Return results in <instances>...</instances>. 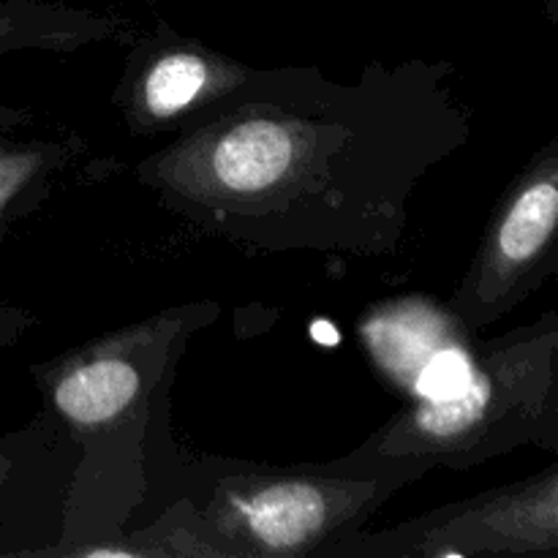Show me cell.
Wrapping results in <instances>:
<instances>
[{"mask_svg": "<svg viewBox=\"0 0 558 558\" xmlns=\"http://www.w3.org/2000/svg\"><path fill=\"white\" fill-rule=\"evenodd\" d=\"M36 325H38V319L33 311L11 303V300H5L3 292H0V352L16 347V343H20V338Z\"/></svg>", "mask_w": 558, "mask_h": 558, "instance_id": "obj_12", "label": "cell"}, {"mask_svg": "<svg viewBox=\"0 0 558 558\" xmlns=\"http://www.w3.org/2000/svg\"><path fill=\"white\" fill-rule=\"evenodd\" d=\"M545 9H548V16L558 22V0H545Z\"/></svg>", "mask_w": 558, "mask_h": 558, "instance_id": "obj_14", "label": "cell"}, {"mask_svg": "<svg viewBox=\"0 0 558 558\" xmlns=\"http://www.w3.org/2000/svg\"><path fill=\"white\" fill-rule=\"evenodd\" d=\"M556 270L558 136H550L490 210L447 311L466 332H483L526 303Z\"/></svg>", "mask_w": 558, "mask_h": 558, "instance_id": "obj_6", "label": "cell"}, {"mask_svg": "<svg viewBox=\"0 0 558 558\" xmlns=\"http://www.w3.org/2000/svg\"><path fill=\"white\" fill-rule=\"evenodd\" d=\"M36 109L16 107V104H0V136L36 125Z\"/></svg>", "mask_w": 558, "mask_h": 558, "instance_id": "obj_13", "label": "cell"}, {"mask_svg": "<svg viewBox=\"0 0 558 558\" xmlns=\"http://www.w3.org/2000/svg\"><path fill=\"white\" fill-rule=\"evenodd\" d=\"M74 461V447L44 409L33 423L0 436V554L11 556L3 521L14 518L27 499H63Z\"/></svg>", "mask_w": 558, "mask_h": 558, "instance_id": "obj_10", "label": "cell"}, {"mask_svg": "<svg viewBox=\"0 0 558 558\" xmlns=\"http://www.w3.org/2000/svg\"><path fill=\"white\" fill-rule=\"evenodd\" d=\"M174 499L189 501L232 558H319L434 469L412 458L259 463L172 450ZM172 501V499H169Z\"/></svg>", "mask_w": 558, "mask_h": 558, "instance_id": "obj_3", "label": "cell"}, {"mask_svg": "<svg viewBox=\"0 0 558 558\" xmlns=\"http://www.w3.org/2000/svg\"><path fill=\"white\" fill-rule=\"evenodd\" d=\"M125 47L112 109L131 136L145 140L178 134L262 71L174 31L167 20H156L150 33H136Z\"/></svg>", "mask_w": 558, "mask_h": 558, "instance_id": "obj_7", "label": "cell"}, {"mask_svg": "<svg viewBox=\"0 0 558 558\" xmlns=\"http://www.w3.org/2000/svg\"><path fill=\"white\" fill-rule=\"evenodd\" d=\"M210 300L169 305L31 368L44 412L76 452L47 556L109 558L150 501L153 439L169 420L174 371L194 336L216 325Z\"/></svg>", "mask_w": 558, "mask_h": 558, "instance_id": "obj_2", "label": "cell"}, {"mask_svg": "<svg viewBox=\"0 0 558 558\" xmlns=\"http://www.w3.org/2000/svg\"><path fill=\"white\" fill-rule=\"evenodd\" d=\"M472 129L450 60H371L354 82L281 65L134 174L172 216L248 254L379 259L401 248L414 194Z\"/></svg>", "mask_w": 558, "mask_h": 558, "instance_id": "obj_1", "label": "cell"}, {"mask_svg": "<svg viewBox=\"0 0 558 558\" xmlns=\"http://www.w3.org/2000/svg\"><path fill=\"white\" fill-rule=\"evenodd\" d=\"M0 136V243L36 216L87 153V140L60 129L47 136Z\"/></svg>", "mask_w": 558, "mask_h": 558, "instance_id": "obj_9", "label": "cell"}, {"mask_svg": "<svg viewBox=\"0 0 558 558\" xmlns=\"http://www.w3.org/2000/svg\"><path fill=\"white\" fill-rule=\"evenodd\" d=\"M558 554V463L381 532L336 539L319 558H477Z\"/></svg>", "mask_w": 558, "mask_h": 558, "instance_id": "obj_5", "label": "cell"}, {"mask_svg": "<svg viewBox=\"0 0 558 558\" xmlns=\"http://www.w3.org/2000/svg\"><path fill=\"white\" fill-rule=\"evenodd\" d=\"M521 447L558 452V314L474 347L466 379L409 401L352 456L412 458L430 469L483 466Z\"/></svg>", "mask_w": 558, "mask_h": 558, "instance_id": "obj_4", "label": "cell"}, {"mask_svg": "<svg viewBox=\"0 0 558 558\" xmlns=\"http://www.w3.org/2000/svg\"><path fill=\"white\" fill-rule=\"evenodd\" d=\"M134 25L114 11L54 0H0V58L16 52H80L96 44H129Z\"/></svg>", "mask_w": 558, "mask_h": 558, "instance_id": "obj_8", "label": "cell"}, {"mask_svg": "<svg viewBox=\"0 0 558 558\" xmlns=\"http://www.w3.org/2000/svg\"><path fill=\"white\" fill-rule=\"evenodd\" d=\"M109 558H232L194 507L172 499L147 526L125 529Z\"/></svg>", "mask_w": 558, "mask_h": 558, "instance_id": "obj_11", "label": "cell"}]
</instances>
